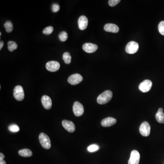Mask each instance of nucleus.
I'll use <instances>...</instances> for the list:
<instances>
[{
  "instance_id": "f257e3e1",
  "label": "nucleus",
  "mask_w": 164,
  "mask_h": 164,
  "mask_svg": "<svg viewBox=\"0 0 164 164\" xmlns=\"http://www.w3.org/2000/svg\"><path fill=\"white\" fill-rule=\"evenodd\" d=\"M113 97V93L110 90H106L103 92L98 96L97 99V102L100 104H104L109 102Z\"/></svg>"
},
{
  "instance_id": "f03ea898",
  "label": "nucleus",
  "mask_w": 164,
  "mask_h": 164,
  "mask_svg": "<svg viewBox=\"0 0 164 164\" xmlns=\"http://www.w3.org/2000/svg\"><path fill=\"white\" fill-rule=\"evenodd\" d=\"M39 142L43 148L49 149L51 147L50 138L44 133H41L39 136Z\"/></svg>"
},
{
  "instance_id": "7ed1b4c3",
  "label": "nucleus",
  "mask_w": 164,
  "mask_h": 164,
  "mask_svg": "<svg viewBox=\"0 0 164 164\" xmlns=\"http://www.w3.org/2000/svg\"><path fill=\"white\" fill-rule=\"evenodd\" d=\"M13 95L16 100L21 101L24 98V92L23 88L20 85L16 86L13 91Z\"/></svg>"
},
{
  "instance_id": "20e7f679",
  "label": "nucleus",
  "mask_w": 164,
  "mask_h": 164,
  "mask_svg": "<svg viewBox=\"0 0 164 164\" xmlns=\"http://www.w3.org/2000/svg\"><path fill=\"white\" fill-rule=\"evenodd\" d=\"M139 44L137 42L131 41L127 44L125 47V51L129 54H134L136 53L139 49Z\"/></svg>"
},
{
  "instance_id": "39448f33",
  "label": "nucleus",
  "mask_w": 164,
  "mask_h": 164,
  "mask_svg": "<svg viewBox=\"0 0 164 164\" xmlns=\"http://www.w3.org/2000/svg\"><path fill=\"white\" fill-rule=\"evenodd\" d=\"M73 112L76 116H81L84 113V108L83 105L78 101L74 102L73 107Z\"/></svg>"
},
{
  "instance_id": "423d86ee",
  "label": "nucleus",
  "mask_w": 164,
  "mask_h": 164,
  "mask_svg": "<svg viewBox=\"0 0 164 164\" xmlns=\"http://www.w3.org/2000/svg\"><path fill=\"white\" fill-rule=\"evenodd\" d=\"M140 132L142 136L147 137L149 136L150 133V126L147 122L142 123L140 127Z\"/></svg>"
},
{
  "instance_id": "0eeeda50",
  "label": "nucleus",
  "mask_w": 164,
  "mask_h": 164,
  "mask_svg": "<svg viewBox=\"0 0 164 164\" xmlns=\"http://www.w3.org/2000/svg\"><path fill=\"white\" fill-rule=\"evenodd\" d=\"M83 80V78L80 74L75 73L69 76L67 79V81L73 85L78 84L81 83Z\"/></svg>"
},
{
  "instance_id": "6e6552de",
  "label": "nucleus",
  "mask_w": 164,
  "mask_h": 164,
  "mask_svg": "<svg viewBox=\"0 0 164 164\" xmlns=\"http://www.w3.org/2000/svg\"><path fill=\"white\" fill-rule=\"evenodd\" d=\"M46 67L47 69L50 72H56L60 69V64L57 61H49L46 64Z\"/></svg>"
},
{
  "instance_id": "1a4fd4ad",
  "label": "nucleus",
  "mask_w": 164,
  "mask_h": 164,
  "mask_svg": "<svg viewBox=\"0 0 164 164\" xmlns=\"http://www.w3.org/2000/svg\"><path fill=\"white\" fill-rule=\"evenodd\" d=\"M152 86V83L150 80H145L140 84V90L143 93H146L149 92L151 89Z\"/></svg>"
},
{
  "instance_id": "9d476101",
  "label": "nucleus",
  "mask_w": 164,
  "mask_h": 164,
  "mask_svg": "<svg viewBox=\"0 0 164 164\" xmlns=\"http://www.w3.org/2000/svg\"><path fill=\"white\" fill-rule=\"evenodd\" d=\"M140 160V154L136 150H133L129 160L128 164H139Z\"/></svg>"
},
{
  "instance_id": "9b49d317",
  "label": "nucleus",
  "mask_w": 164,
  "mask_h": 164,
  "mask_svg": "<svg viewBox=\"0 0 164 164\" xmlns=\"http://www.w3.org/2000/svg\"><path fill=\"white\" fill-rule=\"evenodd\" d=\"M98 48L97 45L92 43H86L84 44L83 46V50L87 53H93L96 51Z\"/></svg>"
},
{
  "instance_id": "f8f14e48",
  "label": "nucleus",
  "mask_w": 164,
  "mask_h": 164,
  "mask_svg": "<svg viewBox=\"0 0 164 164\" xmlns=\"http://www.w3.org/2000/svg\"><path fill=\"white\" fill-rule=\"evenodd\" d=\"M62 125L65 129L70 133H73L75 131V126L74 123L70 121L63 120L62 121Z\"/></svg>"
},
{
  "instance_id": "ddd939ff",
  "label": "nucleus",
  "mask_w": 164,
  "mask_h": 164,
  "mask_svg": "<svg viewBox=\"0 0 164 164\" xmlns=\"http://www.w3.org/2000/svg\"><path fill=\"white\" fill-rule=\"evenodd\" d=\"M88 25V19L85 16H80L78 20V27L81 30H84L86 29Z\"/></svg>"
},
{
  "instance_id": "4468645a",
  "label": "nucleus",
  "mask_w": 164,
  "mask_h": 164,
  "mask_svg": "<svg viewBox=\"0 0 164 164\" xmlns=\"http://www.w3.org/2000/svg\"><path fill=\"white\" fill-rule=\"evenodd\" d=\"M42 103L44 108L46 110H50L52 106L51 99L47 95L42 96L41 99Z\"/></svg>"
},
{
  "instance_id": "2eb2a0df",
  "label": "nucleus",
  "mask_w": 164,
  "mask_h": 164,
  "mask_svg": "<svg viewBox=\"0 0 164 164\" xmlns=\"http://www.w3.org/2000/svg\"><path fill=\"white\" fill-rule=\"evenodd\" d=\"M104 30L106 32L113 33H117L119 32L120 29L117 25L112 23H108L104 27Z\"/></svg>"
},
{
  "instance_id": "dca6fc26",
  "label": "nucleus",
  "mask_w": 164,
  "mask_h": 164,
  "mask_svg": "<svg viewBox=\"0 0 164 164\" xmlns=\"http://www.w3.org/2000/svg\"><path fill=\"white\" fill-rule=\"evenodd\" d=\"M116 122L117 120L114 118H106L101 121V125L104 127H110L116 124Z\"/></svg>"
},
{
  "instance_id": "f3484780",
  "label": "nucleus",
  "mask_w": 164,
  "mask_h": 164,
  "mask_svg": "<svg viewBox=\"0 0 164 164\" xmlns=\"http://www.w3.org/2000/svg\"><path fill=\"white\" fill-rule=\"evenodd\" d=\"M155 118L158 123H164V113L162 108H159L155 115Z\"/></svg>"
},
{
  "instance_id": "a211bd4d",
  "label": "nucleus",
  "mask_w": 164,
  "mask_h": 164,
  "mask_svg": "<svg viewBox=\"0 0 164 164\" xmlns=\"http://www.w3.org/2000/svg\"><path fill=\"white\" fill-rule=\"evenodd\" d=\"M18 154L21 157H32V155H33L32 151L28 149L21 150L18 151Z\"/></svg>"
},
{
  "instance_id": "6ab92c4d",
  "label": "nucleus",
  "mask_w": 164,
  "mask_h": 164,
  "mask_svg": "<svg viewBox=\"0 0 164 164\" xmlns=\"http://www.w3.org/2000/svg\"><path fill=\"white\" fill-rule=\"evenodd\" d=\"M4 27L6 32L7 33H11L13 29V24L11 21H8L5 22L4 24Z\"/></svg>"
},
{
  "instance_id": "aec40b11",
  "label": "nucleus",
  "mask_w": 164,
  "mask_h": 164,
  "mask_svg": "<svg viewBox=\"0 0 164 164\" xmlns=\"http://www.w3.org/2000/svg\"><path fill=\"white\" fill-rule=\"evenodd\" d=\"M18 44L14 41H9L8 42V49L10 52L14 51L18 48Z\"/></svg>"
},
{
  "instance_id": "412c9836",
  "label": "nucleus",
  "mask_w": 164,
  "mask_h": 164,
  "mask_svg": "<svg viewBox=\"0 0 164 164\" xmlns=\"http://www.w3.org/2000/svg\"><path fill=\"white\" fill-rule=\"evenodd\" d=\"M63 60H64L66 64H69L70 63L72 58H71V56L69 52H64L63 54Z\"/></svg>"
},
{
  "instance_id": "4be33fe9",
  "label": "nucleus",
  "mask_w": 164,
  "mask_h": 164,
  "mask_svg": "<svg viewBox=\"0 0 164 164\" xmlns=\"http://www.w3.org/2000/svg\"><path fill=\"white\" fill-rule=\"evenodd\" d=\"M59 38L60 40L62 42H65L68 38V35L67 33L65 31H63L59 34Z\"/></svg>"
},
{
  "instance_id": "5701e85b",
  "label": "nucleus",
  "mask_w": 164,
  "mask_h": 164,
  "mask_svg": "<svg viewBox=\"0 0 164 164\" xmlns=\"http://www.w3.org/2000/svg\"><path fill=\"white\" fill-rule=\"evenodd\" d=\"M99 147L98 145L93 144V145L89 146L87 148V150L89 152H94L99 150Z\"/></svg>"
},
{
  "instance_id": "b1692460",
  "label": "nucleus",
  "mask_w": 164,
  "mask_h": 164,
  "mask_svg": "<svg viewBox=\"0 0 164 164\" xmlns=\"http://www.w3.org/2000/svg\"><path fill=\"white\" fill-rule=\"evenodd\" d=\"M8 129L10 131L12 132H16L19 131L20 130L19 127L15 124H12L9 125Z\"/></svg>"
},
{
  "instance_id": "393cba45",
  "label": "nucleus",
  "mask_w": 164,
  "mask_h": 164,
  "mask_svg": "<svg viewBox=\"0 0 164 164\" xmlns=\"http://www.w3.org/2000/svg\"><path fill=\"white\" fill-rule=\"evenodd\" d=\"M53 30L54 29H53V27H48L45 28L42 32H43V33L46 34V35H50L53 32Z\"/></svg>"
},
{
  "instance_id": "a878e982",
  "label": "nucleus",
  "mask_w": 164,
  "mask_h": 164,
  "mask_svg": "<svg viewBox=\"0 0 164 164\" xmlns=\"http://www.w3.org/2000/svg\"><path fill=\"white\" fill-rule=\"evenodd\" d=\"M158 30L159 33L164 36V21H161L158 25Z\"/></svg>"
},
{
  "instance_id": "bb28decb",
  "label": "nucleus",
  "mask_w": 164,
  "mask_h": 164,
  "mask_svg": "<svg viewBox=\"0 0 164 164\" xmlns=\"http://www.w3.org/2000/svg\"><path fill=\"white\" fill-rule=\"evenodd\" d=\"M120 2V0H110L109 4L110 7H114Z\"/></svg>"
},
{
  "instance_id": "cd10ccee",
  "label": "nucleus",
  "mask_w": 164,
  "mask_h": 164,
  "mask_svg": "<svg viewBox=\"0 0 164 164\" xmlns=\"http://www.w3.org/2000/svg\"><path fill=\"white\" fill-rule=\"evenodd\" d=\"M60 10V7L58 4H53L52 5V11L53 12H57Z\"/></svg>"
},
{
  "instance_id": "c85d7f7f",
  "label": "nucleus",
  "mask_w": 164,
  "mask_h": 164,
  "mask_svg": "<svg viewBox=\"0 0 164 164\" xmlns=\"http://www.w3.org/2000/svg\"><path fill=\"white\" fill-rule=\"evenodd\" d=\"M5 158V155L2 153H0V160H4Z\"/></svg>"
},
{
  "instance_id": "c756f323",
  "label": "nucleus",
  "mask_w": 164,
  "mask_h": 164,
  "mask_svg": "<svg viewBox=\"0 0 164 164\" xmlns=\"http://www.w3.org/2000/svg\"><path fill=\"white\" fill-rule=\"evenodd\" d=\"M4 42L3 41H1L0 42V50L2 49V48L3 47Z\"/></svg>"
},
{
  "instance_id": "7c9ffc66",
  "label": "nucleus",
  "mask_w": 164,
  "mask_h": 164,
  "mask_svg": "<svg viewBox=\"0 0 164 164\" xmlns=\"http://www.w3.org/2000/svg\"><path fill=\"white\" fill-rule=\"evenodd\" d=\"M0 164H6V162L4 160H0Z\"/></svg>"
},
{
  "instance_id": "2f4dec72",
  "label": "nucleus",
  "mask_w": 164,
  "mask_h": 164,
  "mask_svg": "<svg viewBox=\"0 0 164 164\" xmlns=\"http://www.w3.org/2000/svg\"><path fill=\"white\" fill-rule=\"evenodd\" d=\"M1 33H0V36H1Z\"/></svg>"
}]
</instances>
